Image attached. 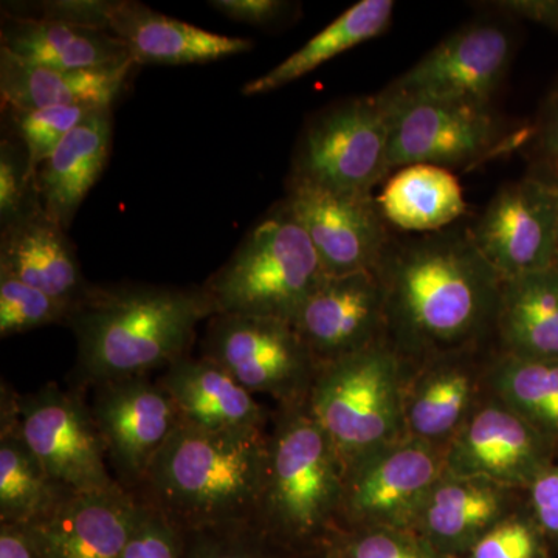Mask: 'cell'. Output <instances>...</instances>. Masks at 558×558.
Here are the masks:
<instances>
[{
	"mask_svg": "<svg viewBox=\"0 0 558 558\" xmlns=\"http://www.w3.org/2000/svg\"><path fill=\"white\" fill-rule=\"evenodd\" d=\"M296 558H332L329 556L326 550H319L317 554H311V556H303V557H296Z\"/></svg>",
	"mask_w": 558,
	"mask_h": 558,
	"instance_id": "cell-44",
	"label": "cell"
},
{
	"mask_svg": "<svg viewBox=\"0 0 558 558\" xmlns=\"http://www.w3.org/2000/svg\"><path fill=\"white\" fill-rule=\"evenodd\" d=\"M531 142H534L538 156L558 171V84L543 106L537 123L532 126Z\"/></svg>",
	"mask_w": 558,
	"mask_h": 558,
	"instance_id": "cell-41",
	"label": "cell"
},
{
	"mask_svg": "<svg viewBox=\"0 0 558 558\" xmlns=\"http://www.w3.org/2000/svg\"><path fill=\"white\" fill-rule=\"evenodd\" d=\"M385 341L411 366L475 349L495 330L502 278L469 230L389 244L376 269Z\"/></svg>",
	"mask_w": 558,
	"mask_h": 558,
	"instance_id": "cell-1",
	"label": "cell"
},
{
	"mask_svg": "<svg viewBox=\"0 0 558 558\" xmlns=\"http://www.w3.org/2000/svg\"><path fill=\"white\" fill-rule=\"evenodd\" d=\"M488 368L475 349L411 366L403 392L407 436L446 449L486 392Z\"/></svg>",
	"mask_w": 558,
	"mask_h": 558,
	"instance_id": "cell-18",
	"label": "cell"
},
{
	"mask_svg": "<svg viewBox=\"0 0 558 558\" xmlns=\"http://www.w3.org/2000/svg\"><path fill=\"white\" fill-rule=\"evenodd\" d=\"M469 231L502 281L550 269L558 250V179L502 186Z\"/></svg>",
	"mask_w": 558,
	"mask_h": 558,
	"instance_id": "cell-13",
	"label": "cell"
},
{
	"mask_svg": "<svg viewBox=\"0 0 558 558\" xmlns=\"http://www.w3.org/2000/svg\"><path fill=\"white\" fill-rule=\"evenodd\" d=\"M388 146L389 106L384 95L352 98L307 124L289 180L371 193L389 178Z\"/></svg>",
	"mask_w": 558,
	"mask_h": 558,
	"instance_id": "cell-7",
	"label": "cell"
},
{
	"mask_svg": "<svg viewBox=\"0 0 558 558\" xmlns=\"http://www.w3.org/2000/svg\"><path fill=\"white\" fill-rule=\"evenodd\" d=\"M0 49L28 64L61 70L116 68L132 61L130 50L110 32L5 14Z\"/></svg>",
	"mask_w": 558,
	"mask_h": 558,
	"instance_id": "cell-26",
	"label": "cell"
},
{
	"mask_svg": "<svg viewBox=\"0 0 558 558\" xmlns=\"http://www.w3.org/2000/svg\"><path fill=\"white\" fill-rule=\"evenodd\" d=\"M556 267H557V270H558V250H557Z\"/></svg>",
	"mask_w": 558,
	"mask_h": 558,
	"instance_id": "cell-45",
	"label": "cell"
},
{
	"mask_svg": "<svg viewBox=\"0 0 558 558\" xmlns=\"http://www.w3.org/2000/svg\"><path fill=\"white\" fill-rule=\"evenodd\" d=\"M17 392L2 381L0 391V524L31 526L69 495L33 454L17 425Z\"/></svg>",
	"mask_w": 558,
	"mask_h": 558,
	"instance_id": "cell-27",
	"label": "cell"
},
{
	"mask_svg": "<svg viewBox=\"0 0 558 558\" xmlns=\"http://www.w3.org/2000/svg\"><path fill=\"white\" fill-rule=\"evenodd\" d=\"M138 506L137 495L117 484L108 490L69 495L27 529L43 558H121Z\"/></svg>",
	"mask_w": 558,
	"mask_h": 558,
	"instance_id": "cell-19",
	"label": "cell"
},
{
	"mask_svg": "<svg viewBox=\"0 0 558 558\" xmlns=\"http://www.w3.org/2000/svg\"><path fill=\"white\" fill-rule=\"evenodd\" d=\"M410 368L385 340L318 366L306 405L344 465L407 438L403 392Z\"/></svg>",
	"mask_w": 558,
	"mask_h": 558,
	"instance_id": "cell-6",
	"label": "cell"
},
{
	"mask_svg": "<svg viewBox=\"0 0 558 558\" xmlns=\"http://www.w3.org/2000/svg\"><path fill=\"white\" fill-rule=\"evenodd\" d=\"M215 315L204 286L92 284L65 323L78 343L80 384L94 388L170 368L190 355L197 326Z\"/></svg>",
	"mask_w": 558,
	"mask_h": 558,
	"instance_id": "cell-2",
	"label": "cell"
},
{
	"mask_svg": "<svg viewBox=\"0 0 558 558\" xmlns=\"http://www.w3.org/2000/svg\"><path fill=\"white\" fill-rule=\"evenodd\" d=\"M40 207L27 149L7 135L0 142V230Z\"/></svg>",
	"mask_w": 558,
	"mask_h": 558,
	"instance_id": "cell-36",
	"label": "cell"
},
{
	"mask_svg": "<svg viewBox=\"0 0 558 558\" xmlns=\"http://www.w3.org/2000/svg\"><path fill=\"white\" fill-rule=\"evenodd\" d=\"M159 384L170 395L180 422L213 432L267 429L274 414L215 360L191 355L163 371Z\"/></svg>",
	"mask_w": 558,
	"mask_h": 558,
	"instance_id": "cell-21",
	"label": "cell"
},
{
	"mask_svg": "<svg viewBox=\"0 0 558 558\" xmlns=\"http://www.w3.org/2000/svg\"><path fill=\"white\" fill-rule=\"evenodd\" d=\"M377 202L391 226L424 234L447 229L468 209L453 172L424 163L400 168L389 175Z\"/></svg>",
	"mask_w": 558,
	"mask_h": 558,
	"instance_id": "cell-29",
	"label": "cell"
},
{
	"mask_svg": "<svg viewBox=\"0 0 558 558\" xmlns=\"http://www.w3.org/2000/svg\"><path fill=\"white\" fill-rule=\"evenodd\" d=\"M0 558H43L27 526L0 524Z\"/></svg>",
	"mask_w": 558,
	"mask_h": 558,
	"instance_id": "cell-43",
	"label": "cell"
},
{
	"mask_svg": "<svg viewBox=\"0 0 558 558\" xmlns=\"http://www.w3.org/2000/svg\"><path fill=\"white\" fill-rule=\"evenodd\" d=\"M490 5L509 16L558 32V0H499Z\"/></svg>",
	"mask_w": 558,
	"mask_h": 558,
	"instance_id": "cell-42",
	"label": "cell"
},
{
	"mask_svg": "<svg viewBox=\"0 0 558 558\" xmlns=\"http://www.w3.org/2000/svg\"><path fill=\"white\" fill-rule=\"evenodd\" d=\"M446 472V449L396 440L347 465L340 527H416L429 492Z\"/></svg>",
	"mask_w": 558,
	"mask_h": 558,
	"instance_id": "cell-10",
	"label": "cell"
},
{
	"mask_svg": "<svg viewBox=\"0 0 558 558\" xmlns=\"http://www.w3.org/2000/svg\"><path fill=\"white\" fill-rule=\"evenodd\" d=\"M89 106H64V108L11 109L2 108L3 123L9 124V134L25 146L31 160L33 175L62 140L86 119Z\"/></svg>",
	"mask_w": 558,
	"mask_h": 558,
	"instance_id": "cell-32",
	"label": "cell"
},
{
	"mask_svg": "<svg viewBox=\"0 0 558 558\" xmlns=\"http://www.w3.org/2000/svg\"><path fill=\"white\" fill-rule=\"evenodd\" d=\"M267 446V429L213 432L180 422L135 495L180 531L252 523Z\"/></svg>",
	"mask_w": 558,
	"mask_h": 558,
	"instance_id": "cell-3",
	"label": "cell"
},
{
	"mask_svg": "<svg viewBox=\"0 0 558 558\" xmlns=\"http://www.w3.org/2000/svg\"><path fill=\"white\" fill-rule=\"evenodd\" d=\"M182 550L183 531L159 510L140 501L137 519L121 558H182Z\"/></svg>",
	"mask_w": 558,
	"mask_h": 558,
	"instance_id": "cell-37",
	"label": "cell"
},
{
	"mask_svg": "<svg viewBox=\"0 0 558 558\" xmlns=\"http://www.w3.org/2000/svg\"><path fill=\"white\" fill-rule=\"evenodd\" d=\"M135 68L138 65L131 61L106 69H50L28 64L0 49L2 108L32 110L64 106H113Z\"/></svg>",
	"mask_w": 558,
	"mask_h": 558,
	"instance_id": "cell-25",
	"label": "cell"
},
{
	"mask_svg": "<svg viewBox=\"0 0 558 558\" xmlns=\"http://www.w3.org/2000/svg\"><path fill=\"white\" fill-rule=\"evenodd\" d=\"M542 532L534 521L510 515L490 529L464 558H543Z\"/></svg>",
	"mask_w": 558,
	"mask_h": 558,
	"instance_id": "cell-38",
	"label": "cell"
},
{
	"mask_svg": "<svg viewBox=\"0 0 558 558\" xmlns=\"http://www.w3.org/2000/svg\"><path fill=\"white\" fill-rule=\"evenodd\" d=\"M182 558H296L255 523L183 531Z\"/></svg>",
	"mask_w": 558,
	"mask_h": 558,
	"instance_id": "cell-34",
	"label": "cell"
},
{
	"mask_svg": "<svg viewBox=\"0 0 558 558\" xmlns=\"http://www.w3.org/2000/svg\"><path fill=\"white\" fill-rule=\"evenodd\" d=\"M512 36L497 24L461 28L384 90L398 101L492 106L512 60Z\"/></svg>",
	"mask_w": 558,
	"mask_h": 558,
	"instance_id": "cell-12",
	"label": "cell"
},
{
	"mask_svg": "<svg viewBox=\"0 0 558 558\" xmlns=\"http://www.w3.org/2000/svg\"><path fill=\"white\" fill-rule=\"evenodd\" d=\"M502 354L558 360V270L505 279L495 325Z\"/></svg>",
	"mask_w": 558,
	"mask_h": 558,
	"instance_id": "cell-28",
	"label": "cell"
},
{
	"mask_svg": "<svg viewBox=\"0 0 558 558\" xmlns=\"http://www.w3.org/2000/svg\"><path fill=\"white\" fill-rule=\"evenodd\" d=\"M392 13H395V2L391 0H362L355 3L325 31L319 32L300 50L290 54L288 60L264 73L259 78L248 81L242 87V95L255 97V95L270 94L293 81L303 78L319 65L333 60L337 54L380 36L391 24Z\"/></svg>",
	"mask_w": 558,
	"mask_h": 558,
	"instance_id": "cell-30",
	"label": "cell"
},
{
	"mask_svg": "<svg viewBox=\"0 0 558 558\" xmlns=\"http://www.w3.org/2000/svg\"><path fill=\"white\" fill-rule=\"evenodd\" d=\"M0 271L49 293L70 312L92 286L84 277L68 230L40 207L0 230Z\"/></svg>",
	"mask_w": 558,
	"mask_h": 558,
	"instance_id": "cell-22",
	"label": "cell"
},
{
	"mask_svg": "<svg viewBox=\"0 0 558 558\" xmlns=\"http://www.w3.org/2000/svg\"><path fill=\"white\" fill-rule=\"evenodd\" d=\"M554 446L488 389L446 447V472L527 487L553 465Z\"/></svg>",
	"mask_w": 558,
	"mask_h": 558,
	"instance_id": "cell-14",
	"label": "cell"
},
{
	"mask_svg": "<svg viewBox=\"0 0 558 558\" xmlns=\"http://www.w3.org/2000/svg\"><path fill=\"white\" fill-rule=\"evenodd\" d=\"M202 355L222 365L252 395L270 396L279 407L306 403L318 369L292 323L252 315L209 318Z\"/></svg>",
	"mask_w": 558,
	"mask_h": 558,
	"instance_id": "cell-9",
	"label": "cell"
},
{
	"mask_svg": "<svg viewBox=\"0 0 558 558\" xmlns=\"http://www.w3.org/2000/svg\"><path fill=\"white\" fill-rule=\"evenodd\" d=\"M332 558H446L411 529H339L325 549Z\"/></svg>",
	"mask_w": 558,
	"mask_h": 558,
	"instance_id": "cell-33",
	"label": "cell"
},
{
	"mask_svg": "<svg viewBox=\"0 0 558 558\" xmlns=\"http://www.w3.org/2000/svg\"><path fill=\"white\" fill-rule=\"evenodd\" d=\"M92 416L116 481L126 490L142 486L150 462L163 449L180 416L159 381L130 377L94 387Z\"/></svg>",
	"mask_w": 558,
	"mask_h": 558,
	"instance_id": "cell-16",
	"label": "cell"
},
{
	"mask_svg": "<svg viewBox=\"0 0 558 558\" xmlns=\"http://www.w3.org/2000/svg\"><path fill=\"white\" fill-rule=\"evenodd\" d=\"M347 465L306 403L279 407L253 523L295 557L325 549L339 531Z\"/></svg>",
	"mask_w": 558,
	"mask_h": 558,
	"instance_id": "cell-4",
	"label": "cell"
},
{
	"mask_svg": "<svg viewBox=\"0 0 558 558\" xmlns=\"http://www.w3.org/2000/svg\"><path fill=\"white\" fill-rule=\"evenodd\" d=\"M108 31L137 65L205 64L253 49V40L204 31L132 0L109 2Z\"/></svg>",
	"mask_w": 558,
	"mask_h": 558,
	"instance_id": "cell-20",
	"label": "cell"
},
{
	"mask_svg": "<svg viewBox=\"0 0 558 558\" xmlns=\"http://www.w3.org/2000/svg\"><path fill=\"white\" fill-rule=\"evenodd\" d=\"M70 310L49 293L0 271V337L31 332L44 326L64 325Z\"/></svg>",
	"mask_w": 558,
	"mask_h": 558,
	"instance_id": "cell-35",
	"label": "cell"
},
{
	"mask_svg": "<svg viewBox=\"0 0 558 558\" xmlns=\"http://www.w3.org/2000/svg\"><path fill=\"white\" fill-rule=\"evenodd\" d=\"M388 171L410 165L472 167L531 142L532 128L506 134L492 106L451 101H398L388 98Z\"/></svg>",
	"mask_w": 558,
	"mask_h": 558,
	"instance_id": "cell-8",
	"label": "cell"
},
{
	"mask_svg": "<svg viewBox=\"0 0 558 558\" xmlns=\"http://www.w3.org/2000/svg\"><path fill=\"white\" fill-rule=\"evenodd\" d=\"M318 366L385 340V296L376 271L328 277L293 319Z\"/></svg>",
	"mask_w": 558,
	"mask_h": 558,
	"instance_id": "cell-17",
	"label": "cell"
},
{
	"mask_svg": "<svg viewBox=\"0 0 558 558\" xmlns=\"http://www.w3.org/2000/svg\"><path fill=\"white\" fill-rule=\"evenodd\" d=\"M112 135V106L94 109L36 170L40 208L62 229H70L81 204L101 178Z\"/></svg>",
	"mask_w": 558,
	"mask_h": 558,
	"instance_id": "cell-24",
	"label": "cell"
},
{
	"mask_svg": "<svg viewBox=\"0 0 558 558\" xmlns=\"http://www.w3.org/2000/svg\"><path fill=\"white\" fill-rule=\"evenodd\" d=\"M328 277L306 231L281 202L248 231L204 289L216 315H252L293 325L303 304Z\"/></svg>",
	"mask_w": 558,
	"mask_h": 558,
	"instance_id": "cell-5",
	"label": "cell"
},
{
	"mask_svg": "<svg viewBox=\"0 0 558 558\" xmlns=\"http://www.w3.org/2000/svg\"><path fill=\"white\" fill-rule=\"evenodd\" d=\"M282 204L306 231L329 277L376 271L391 244L373 193L288 180Z\"/></svg>",
	"mask_w": 558,
	"mask_h": 558,
	"instance_id": "cell-15",
	"label": "cell"
},
{
	"mask_svg": "<svg viewBox=\"0 0 558 558\" xmlns=\"http://www.w3.org/2000/svg\"><path fill=\"white\" fill-rule=\"evenodd\" d=\"M534 523L558 545V464L550 465L529 486Z\"/></svg>",
	"mask_w": 558,
	"mask_h": 558,
	"instance_id": "cell-39",
	"label": "cell"
},
{
	"mask_svg": "<svg viewBox=\"0 0 558 558\" xmlns=\"http://www.w3.org/2000/svg\"><path fill=\"white\" fill-rule=\"evenodd\" d=\"M17 425L51 478L73 494L108 490L117 481L90 405L76 391L49 384L17 396Z\"/></svg>",
	"mask_w": 558,
	"mask_h": 558,
	"instance_id": "cell-11",
	"label": "cell"
},
{
	"mask_svg": "<svg viewBox=\"0 0 558 558\" xmlns=\"http://www.w3.org/2000/svg\"><path fill=\"white\" fill-rule=\"evenodd\" d=\"M487 389L553 446L558 444V360L501 354L490 363Z\"/></svg>",
	"mask_w": 558,
	"mask_h": 558,
	"instance_id": "cell-31",
	"label": "cell"
},
{
	"mask_svg": "<svg viewBox=\"0 0 558 558\" xmlns=\"http://www.w3.org/2000/svg\"><path fill=\"white\" fill-rule=\"evenodd\" d=\"M209 5L230 20L256 27H270L290 11V3L279 0H215Z\"/></svg>",
	"mask_w": 558,
	"mask_h": 558,
	"instance_id": "cell-40",
	"label": "cell"
},
{
	"mask_svg": "<svg viewBox=\"0 0 558 558\" xmlns=\"http://www.w3.org/2000/svg\"><path fill=\"white\" fill-rule=\"evenodd\" d=\"M510 490L492 481L444 472L425 499L414 531L440 556L464 558L490 529L512 515Z\"/></svg>",
	"mask_w": 558,
	"mask_h": 558,
	"instance_id": "cell-23",
	"label": "cell"
}]
</instances>
